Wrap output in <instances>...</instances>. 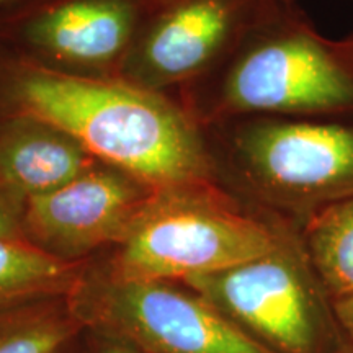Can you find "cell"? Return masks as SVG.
<instances>
[{
    "label": "cell",
    "instance_id": "5bb4252c",
    "mask_svg": "<svg viewBox=\"0 0 353 353\" xmlns=\"http://www.w3.org/2000/svg\"><path fill=\"white\" fill-rule=\"evenodd\" d=\"M334 312L341 327L345 330L353 342V293L335 299Z\"/></svg>",
    "mask_w": 353,
    "mask_h": 353
},
{
    "label": "cell",
    "instance_id": "52a82bcc",
    "mask_svg": "<svg viewBox=\"0 0 353 353\" xmlns=\"http://www.w3.org/2000/svg\"><path fill=\"white\" fill-rule=\"evenodd\" d=\"M280 0H165L154 3L117 79L167 97L218 68Z\"/></svg>",
    "mask_w": 353,
    "mask_h": 353
},
{
    "label": "cell",
    "instance_id": "2e32d148",
    "mask_svg": "<svg viewBox=\"0 0 353 353\" xmlns=\"http://www.w3.org/2000/svg\"><path fill=\"white\" fill-rule=\"evenodd\" d=\"M0 236H10V237H23L20 232L19 223H17L15 214L12 210L0 200Z\"/></svg>",
    "mask_w": 353,
    "mask_h": 353
},
{
    "label": "cell",
    "instance_id": "6da1fadb",
    "mask_svg": "<svg viewBox=\"0 0 353 353\" xmlns=\"http://www.w3.org/2000/svg\"><path fill=\"white\" fill-rule=\"evenodd\" d=\"M0 117L48 123L157 188L218 182L208 141L183 107L121 79L63 72L0 46Z\"/></svg>",
    "mask_w": 353,
    "mask_h": 353
},
{
    "label": "cell",
    "instance_id": "8992f818",
    "mask_svg": "<svg viewBox=\"0 0 353 353\" xmlns=\"http://www.w3.org/2000/svg\"><path fill=\"white\" fill-rule=\"evenodd\" d=\"M148 0H20L0 10V46L46 68L118 76Z\"/></svg>",
    "mask_w": 353,
    "mask_h": 353
},
{
    "label": "cell",
    "instance_id": "7c38bea8",
    "mask_svg": "<svg viewBox=\"0 0 353 353\" xmlns=\"http://www.w3.org/2000/svg\"><path fill=\"white\" fill-rule=\"evenodd\" d=\"M83 329L70 296L0 309V353H63Z\"/></svg>",
    "mask_w": 353,
    "mask_h": 353
},
{
    "label": "cell",
    "instance_id": "9a60e30c",
    "mask_svg": "<svg viewBox=\"0 0 353 353\" xmlns=\"http://www.w3.org/2000/svg\"><path fill=\"white\" fill-rule=\"evenodd\" d=\"M100 339L95 347V353H144L139 348L130 345V343L120 342L117 339L105 337V335H97Z\"/></svg>",
    "mask_w": 353,
    "mask_h": 353
},
{
    "label": "cell",
    "instance_id": "5b68a950",
    "mask_svg": "<svg viewBox=\"0 0 353 353\" xmlns=\"http://www.w3.org/2000/svg\"><path fill=\"white\" fill-rule=\"evenodd\" d=\"M70 299L85 329L144 353H276L176 281L114 280L92 260Z\"/></svg>",
    "mask_w": 353,
    "mask_h": 353
},
{
    "label": "cell",
    "instance_id": "277c9868",
    "mask_svg": "<svg viewBox=\"0 0 353 353\" xmlns=\"http://www.w3.org/2000/svg\"><path fill=\"white\" fill-rule=\"evenodd\" d=\"M229 121L228 169L262 201L312 216L353 198L352 121L276 117Z\"/></svg>",
    "mask_w": 353,
    "mask_h": 353
},
{
    "label": "cell",
    "instance_id": "e0dca14e",
    "mask_svg": "<svg viewBox=\"0 0 353 353\" xmlns=\"http://www.w3.org/2000/svg\"><path fill=\"white\" fill-rule=\"evenodd\" d=\"M17 2H20V0H0V10L8 6H12V3H17Z\"/></svg>",
    "mask_w": 353,
    "mask_h": 353
},
{
    "label": "cell",
    "instance_id": "9c48e42d",
    "mask_svg": "<svg viewBox=\"0 0 353 353\" xmlns=\"http://www.w3.org/2000/svg\"><path fill=\"white\" fill-rule=\"evenodd\" d=\"M276 353H316L319 317L296 255L286 244L263 257L183 281Z\"/></svg>",
    "mask_w": 353,
    "mask_h": 353
},
{
    "label": "cell",
    "instance_id": "7a4b0ae2",
    "mask_svg": "<svg viewBox=\"0 0 353 353\" xmlns=\"http://www.w3.org/2000/svg\"><path fill=\"white\" fill-rule=\"evenodd\" d=\"M228 56L214 90L180 105L201 130L236 118L353 114V50L330 48L291 0L265 13Z\"/></svg>",
    "mask_w": 353,
    "mask_h": 353
},
{
    "label": "cell",
    "instance_id": "3957f363",
    "mask_svg": "<svg viewBox=\"0 0 353 353\" xmlns=\"http://www.w3.org/2000/svg\"><path fill=\"white\" fill-rule=\"evenodd\" d=\"M283 237L247 214L218 182L161 188L94 267L114 280L183 281L275 252Z\"/></svg>",
    "mask_w": 353,
    "mask_h": 353
},
{
    "label": "cell",
    "instance_id": "ffe728a7",
    "mask_svg": "<svg viewBox=\"0 0 353 353\" xmlns=\"http://www.w3.org/2000/svg\"><path fill=\"white\" fill-rule=\"evenodd\" d=\"M291 2H294V0H291Z\"/></svg>",
    "mask_w": 353,
    "mask_h": 353
},
{
    "label": "cell",
    "instance_id": "ac0fdd59",
    "mask_svg": "<svg viewBox=\"0 0 353 353\" xmlns=\"http://www.w3.org/2000/svg\"><path fill=\"white\" fill-rule=\"evenodd\" d=\"M148 2H151V3H159V2H165V0H148Z\"/></svg>",
    "mask_w": 353,
    "mask_h": 353
},
{
    "label": "cell",
    "instance_id": "4fadbf2b",
    "mask_svg": "<svg viewBox=\"0 0 353 353\" xmlns=\"http://www.w3.org/2000/svg\"><path fill=\"white\" fill-rule=\"evenodd\" d=\"M306 249L316 273L335 299L353 293V198L309 218Z\"/></svg>",
    "mask_w": 353,
    "mask_h": 353
},
{
    "label": "cell",
    "instance_id": "d6986e66",
    "mask_svg": "<svg viewBox=\"0 0 353 353\" xmlns=\"http://www.w3.org/2000/svg\"><path fill=\"white\" fill-rule=\"evenodd\" d=\"M341 353H353V347L350 348V350H345V352H341Z\"/></svg>",
    "mask_w": 353,
    "mask_h": 353
},
{
    "label": "cell",
    "instance_id": "ba28073f",
    "mask_svg": "<svg viewBox=\"0 0 353 353\" xmlns=\"http://www.w3.org/2000/svg\"><path fill=\"white\" fill-rule=\"evenodd\" d=\"M161 188L118 167L99 164L17 210L21 236L52 257L83 262L125 239Z\"/></svg>",
    "mask_w": 353,
    "mask_h": 353
},
{
    "label": "cell",
    "instance_id": "30bf717a",
    "mask_svg": "<svg viewBox=\"0 0 353 353\" xmlns=\"http://www.w3.org/2000/svg\"><path fill=\"white\" fill-rule=\"evenodd\" d=\"M99 162L72 136L48 123L0 117V200L13 214L25 200L63 187Z\"/></svg>",
    "mask_w": 353,
    "mask_h": 353
},
{
    "label": "cell",
    "instance_id": "8fae6325",
    "mask_svg": "<svg viewBox=\"0 0 353 353\" xmlns=\"http://www.w3.org/2000/svg\"><path fill=\"white\" fill-rule=\"evenodd\" d=\"M90 265L52 257L25 237L0 236V309L72 296Z\"/></svg>",
    "mask_w": 353,
    "mask_h": 353
}]
</instances>
